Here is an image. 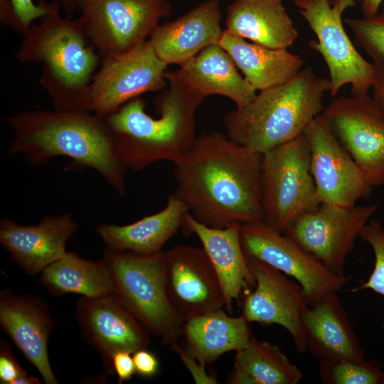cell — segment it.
<instances>
[{
	"label": "cell",
	"instance_id": "6da1fadb",
	"mask_svg": "<svg viewBox=\"0 0 384 384\" xmlns=\"http://www.w3.org/2000/svg\"><path fill=\"white\" fill-rule=\"evenodd\" d=\"M261 161V154L227 135L204 134L175 164L174 193L198 222L209 227L262 220Z\"/></svg>",
	"mask_w": 384,
	"mask_h": 384
},
{
	"label": "cell",
	"instance_id": "7a4b0ae2",
	"mask_svg": "<svg viewBox=\"0 0 384 384\" xmlns=\"http://www.w3.org/2000/svg\"><path fill=\"white\" fill-rule=\"evenodd\" d=\"M13 139L8 155L21 154L31 165L57 156L73 160L76 168L97 171L120 195H124L126 166L104 116L91 112L33 110L7 118Z\"/></svg>",
	"mask_w": 384,
	"mask_h": 384
},
{
	"label": "cell",
	"instance_id": "3957f363",
	"mask_svg": "<svg viewBox=\"0 0 384 384\" xmlns=\"http://www.w3.org/2000/svg\"><path fill=\"white\" fill-rule=\"evenodd\" d=\"M166 79L168 89L155 100L159 117L149 115L145 101L139 97L104 116L127 169L141 171L159 161L175 165L197 139L195 114L204 98L187 88L171 71H166Z\"/></svg>",
	"mask_w": 384,
	"mask_h": 384
},
{
	"label": "cell",
	"instance_id": "277c9868",
	"mask_svg": "<svg viewBox=\"0 0 384 384\" xmlns=\"http://www.w3.org/2000/svg\"><path fill=\"white\" fill-rule=\"evenodd\" d=\"M60 3H48L46 15L33 23L16 52L21 63L41 65L39 82L54 110L89 112L87 87L101 56L78 18L64 17Z\"/></svg>",
	"mask_w": 384,
	"mask_h": 384
},
{
	"label": "cell",
	"instance_id": "5b68a950",
	"mask_svg": "<svg viewBox=\"0 0 384 384\" xmlns=\"http://www.w3.org/2000/svg\"><path fill=\"white\" fill-rule=\"evenodd\" d=\"M329 90V78L305 68L286 83L260 91L249 104L229 112L223 119L227 136L262 154L304 133L322 113Z\"/></svg>",
	"mask_w": 384,
	"mask_h": 384
},
{
	"label": "cell",
	"instance_id": "8992f818",
	"mask_svg": "<svg viewBox=\"0 0 384 384\" xmlns=\"http://www.w3.org/2000/svg\"><path fill=\"white\" fill-rule=\"evenodd\" d=\"M102 259L118 302L164 343L178 341L183 321L166 292L164 251L140 255L107 248Z\"/></svg>",
	"mask_w": 384,
	"mask_h": 384
},
{
	"label": "cell",
	"instance_id": "52a82bcc",
	"mask_svg": "<svg viewBox=\"0 0 384 384\" xmlns=\"http://www.w3.org/2000/svg\"><path fill=\"white\" fill-rule=\"evenodd\" d=\"M260 186L262 221L282 233L320 204L304 132L262 154Z\"/></svg>",
	"mask_w": 384,
	"mask_h": 384
},
{
	"label": "cell",
	"instance_id": "ba28073f",
	"mask_svg": "<svg viewBox=\"0 0 384 384\" xmlns=\"http://www.w3.org/2000/svg\"><path fill=\"white\" fill-rule=\"evenodd\" d=\"M298 13L307 22L317 40H310V48L323 58L329 74L331 96L345 85H351L352 95L368 94L378 69L357 50L345 31L342 16L356 4L355 0H293Z\"/></svg>",
	"mask_w": 384,
	"mask_h": 384
},
{
	"label": "cell",
	"instance_id": "9c48e42d",
	"mask_svg": "<svg viewBox=\"0 0 384 384\" xmlns=\"http://www.w3.org/2000/svg\"><path fill=\"white\" fill-rule=\"evenodd\" d=\"M78 18L102 58L142 44L171 11L167 0H78Z\"/></svg>",
	"mask_w": 384,
	"mask_h": 384
},
{
	"label": "cell",
	"instance_id": "30bf717a",
	"mask_svg": "<svg viewBox=\"0 0 384 384\" xmlns=\"http://www.w3.org/2000/svg\"><path fill=\"white\" fill-rule=\"evenodd\" d=\"M240 240L247 257L290 276L302 287L309 305L338 292L348 278L334 272L283 233L262 220L241 225Z\"/></svg>",
	"mask_w": 384,
	"mask_h": 384
},
{
	"label": "cell",
	"instance_id": "8fae6325",
	"mask_svg": "<svg viewBox=\"0 0 384 384\" xmlns=\"http://www.w3.org/2000/svg\"><path fill=\"white\" fill-rule=\"evenodd\" d=\"M167 66L149 39L124 53L102 58L87 90V110L107 116L144 92L164 89Z\"/></svg>",
	"mask_w": 384,
	"mask_h": 384
},
{
	"label": "cell",
	"instance_id": "7c38bea8",
	"mask_svg": "<svg viewBox=\"0 0 384 384\" xmlns=\"http://www.w3.org/2000/svg\"><path fill=\"white\" fill-rule=\"evenodd\" d=\"M378 204L343 207L321 203L294 220L283 234L337 274Z\"/></svg>",
	"mask_w": 384,
	"mask_h": 384
},
{
	"label": "cell",
	"instance_id": "4fadbf2b",
	"mask_svg": "<svg viewBox=\"0 0 384 384\" xmlns=\"http://www.w3.org/2000/svg\"><path fill=\"white\" fill-rule=\"evenodd\" d=\"M322 114L370 185H384V114L373 97L341 96Z\"/></svg>",
	"mask_w": 384,
	"mask_h": 384
},
{
	"label": "cell",
	"instance_id": "5bb4252c",
	"mask_svg": "<svg viewBox=\"0 0 384 384\" xmlns=\"http://www.w3.org/2000/svg\"><path fill=\"white\" fill-rule=\"evenodd\" d=\"M304 134L311 151V172L319 203L352 207L370 196L373 186L321 113Z\"/></svg>",
	"mask_w": 384,
	"mask_h": 384
},
{
	"label": "cell",
	"instance_id": "9a60e30c",
	"mask_svg": "<svg viewBox=\"0 0 384 384\" xmlns=\"http://www.w3.org/2000/svg\"><path fill=\"white\" fill-rule=\"evenodd\" d=\"M164 274L169 300L183 322L225 306L218 277L203 248L180 245L164 251Z\"/></svg>",
	"mask_w": 384,
	"mask_h": 384
},
{
	"label": "cell",
	"instance_id": "2e32d148",
	"mask_svg": "<svg viewBox=\"0 0 384 384\" xmlns=\"http://www.w3.org/2000/svg\"><path fill=\"white\" fill-rule=\"evenodd\" d=\"M247 258L255 284L244 298L242 314L249 323L283 326L297 351L304 353L307 348L302 314L309 302L302 287L264 262Z\"/></svg>",
	"mask_w": 384,
	"mask_h": 384
},
{
	"label": "cell",
	"instance_id": "e0dca14e",
	"mask_svg": "<svg viewBox=\"0 0 384 384\" xmlns=\"http://www.w3.org/2000/svg\"><path fill=\"white\" fill-rule=\"evenodd\" d=\"M80 331L100 353L107 373H114L112 359L119 351L132 353L146 348L149 332L112 294L97 298L80 297L75 305Z\"/></svg>",
	"mask_w": 384,
	"mask_h": 384
},
{
	"label": "cell",
	"instance_id": "ac0fdd59",
	"mask_svg": "<svg viewBox=\"0 0 384 384\" xmlns=\"http://www.w3.org/2000/svg\"><path fill=\"white\" fill-rule=\"evenodd\" d=\"M48 306L38 297L0 292V326L15 346L38 370L46 384H58L48 357V343L53 327Z\"/></svg>",
	"mask_w": 384,
	"mask_h": 384
},
{
	"label": "cell",
	"instance_id": "d6986e66",
	"mask_svg": "<svg viewBox=\"0 0 384 384\" xmlns=\"http://www.w3.org/2000/svg\"><path fill=\"white\" fill-rule=\"evenodd\" d=\"M77 228L67 213L46 216L36 225H18L2 218L0 242L26 274L36 275L68 252L67 241Z\"/></svg>",
	"mask_w": 384,
	"mask_h": 384
},
{
	"label": "cell",
	"instance_id": "ffe728a7",
	"mask_svg": "<svg viewBox=\"0 0 384 384\" xmlns=\"http://www.w3.org/2000/svg\"><path fill=\"white\" fill-rule=\"evenodd\" d=\"M221 20L220 1L206 0L174 21L159 24L149 41L161 61L181 65L218 43L223 33Z\"/></svg>",
	"mask_w": 384,
	"mask_h": 384
},
{
	"label": "cell",
	"instance_id": "44dd1931",
	"mask_svg": "<svg viewBox=\"0 0 384 384\" xmlns=\"http://www.w3.org/2000/svg\"><path fill=\"white\" fill-rule=\"evenodd\" d=\"M182 227L200 240L220 282L225 306L231 311L233 301H238L243 292L255 284L241 244V224L233 223L225 228H212L198 222L188 212Z\"/></svg>",
	"mask_w": 384,
	"mask_h": 384
},
{
	"label": "cell",
	"instance_id": "7402d4cb",
	"mask_svg": "<svg viewBox=\"0 0 384 384\" xmlns=\"http://www.w3.org/2000/svg\"><path fill=\"white\" fill-rule=\"evenodd\" d=\"M306 348L319 361L365 359V352L336 292L302 314Z\"/></svg>",
	"mask_w": 384,
	"mask_h": 384
},
{
	"label": "cell",
	"instance_id": "603a6c76",
	"mask_svg": "<svg viewBox=\"0 0 384 384\" xmlns=\"http://www.w3.org/2000/svg\"><path fill=\"white\" fill-rule=\"evenodd\" d=\"M187 88L205 99L212 95L231 100L237 108L249 104L257 90L238 72L233 58L218 43L201 50L171 71Z\"/></svg>",
	"mask_w": 384,
	"mask_h": 384
},
{
	"label": "cell",
	"instance_id": "cb8c5ba5",
	"mask_svg": "<svg viewBox=\"0 0 384 384\" xmlns=\"http://www.w3.org/2000/svg\"><path fill=\"white\" fill-rule=\"evenodd\" d=\"M225 25L230 34L271 48L287 49L299 36L282 0H234Z\"/></svg>",
	"mask_w": 384,
	"mask_h": 384
},
{
	"label": "cell",
	"instance_id": "d4e9b609",
	"mask_svg": "<svg viewBox=\"0 0 384 384\" xmlns=\"http://www.w3.org/2000/svg\"><path fill=\"white\" fill-rule=\"evenodd\" d=\"M188 212L185 203L174 193L158 213L124 225L101 223L96 231L109 249L152 255L162 251L166 242L183 226Z\"/></svg>",
	"mask_w": 384,
	"mask_h": 384
},
{
	"label": "cell",
	"instance_id": "484cf974",
	"mask_svg": "<svg viewBox=\"0 0 384 384\" xmlns=\"http://www.w3.org/2000/svg\"><path fill=\"white\" fill-rule=\"evenodd\" d=\"M181 336L183 351L204 366L244 348L253 337L242 314L231 317L223 309L184 321Z\"/></svg>",
	"mask_w": 384,
	"mask_h": 384
},
{
	"label": "cell",
	"instance_id": "4316f807",
	"mask_svg": "<svg viewBox=\"0 0 384 384\" xmlns=\"http://www.w3.org/2000/svg\"><path fill=\"white\" fill-rule=\"evenodd\" d=\"M218 44L230 55L257 91L286 83L302 70L304 65L299 55L287 49L271 48L247 42L225 30Z\"/></svg>",
	"mask_w": 384,
	"mask_h": 384
},
{
	"label": "cell",
	"instance_id": "83f0119b",
	"mask_svg": "<svg viewBox=\"0 0 384 384\" xmlns=\"http://www.w3.org/2000/svg\"><path fill=\"white\" fill-rule=\"evenodd\" d=\"M40 283L55 296L73 293L97 298L113 291L112 274L103 259L85 260L72 252H68L44 269Z\"/></svg>",
	"mask_w": 384,
	"mask_h": 384
},
{
	"label": "cell",
	"instance_id": "f1b7e54d",
	"mask_svg": "<svg viewBox=\"0 0 384 384\" xmlns=\"http://www.w3.org/2000/svg\"><path fill=\"white\" fill-rule=\"evenodd\" d=\"M303 373L281 349L252 337L236 351L227 379L229 384H297Z\"/></svg>",
	"mask_w": 384,
	"mask_h": 384
},
{
	"label": "cell",
	"instance_id": "f546056e",
	"mask_svg": "<svg viewBox=\"0 0 384 384\" xmlns=\"http://www.w3.org/2000/svg\"><path fill=\"white\" fill-rule=\"evenodd\" d=\"M318 373L326 384H381L383 372L374 361H319Z\"/></svg>",
	"mask_w": 384,
	"mask_h": 384
},
{
	"label": "cell",
	"instance_id": "4dcf8cb0",
	"mask_svg": "<svg viewBox=\"0 0 384 384\" xmlns=\"http://www.w3.org/2000/svg\"><path fill=\"white\" fill-rule=\"evenodd\" d=\"M356 44L370 57L380 70L384 68V6L374 16L344 18Z\"/></svg>",
	"mask_w": 384,
	"mask_h": 384
},
{
	"label": "cell",
	"instance_id": "1f68e13d",
	"mask_svg": "<svg viewBox=\"0 0 384 384\" xmlns=\"http://www.w3.org/2000/svg\"><path fill=\"white\" fill-rule=\"evenodd\" d=\"M360 238L372 247L374 267L368 280L351 291L369 289L384 296V228L378 221L370 220L362 229ZM381 327L384 332V323Z\"/></svg>",
	"mask_w": 384,
	"mask_h": 384
},
{
	"label": "cell",
	"instance_id": "d6a6232c",
	"mask_svg": "<svg viewBox=\"0 0 384 384\" xmlns=\"http://www.w3.org/2000/svg\"><path fill=\"white\" fill-rule=\"evenodd\" d=\"M62 10L73 13L78 9V0H57ZM11 6V21L9 26L14 31L23 36L37 19L43 17L48 9V2L40 0L36 4L34 0H9Z\"/></svg>",
	"mask_w": 384,
	"mask_h": 384
},
{
	"label": "cell",
	"instance_id": "836d02e7",
	"mask_svg": "<svg viewBox=\"0 0 384 384\" xmlns=\"http://www.w3.org/2000/svg\"><path fill=\"white\" fill-rule=\"evenodd\" d=\"M12 353L10 347L0 343V383L15 384L18 379L27 375Z\"/></svg>",
	"mask_w": 384,
	"mask_h": 384
},
{
	"label": "cell",
	"instance_id": "e575fe53",
	"mask_svg": "<svg viewBox=\"0 0 384 384\" xmlns=\"http://www.w3.org/2000/svg\"><path fill=\"white\" fill-rule=\"evenodd\" d=\"M170 347L176 352L184 365L190 371L196 383H218L215 376L208 375L206 373L204 365L201 364L195 358L186 354L180 347L177 341L169 343Z\"/></svg>",
	"mask_w": 384,
	"mask_h": 384
},
{
	"label": "cell",
	"instance_id": "d590c367",
	"mask_svg": "<svg viewBox=\"0 0 384 384\" xmlns=\"http://www.w3.org/2000/svg\"><path fill=\"white\" fill-rule=\"evenodd\" d=\"M132 354L137 373L141 376L151 377L157 373L159 361L154 353L146 348H142Z\"/></svg>",
	"mask_w": 384,
	"mask_h": 384
},
{
	"label": "cell",
	"instance_id": "8d00e7d4",
	"mask_svg": "<svg viewBox=\"0 0 384 384\" xmlns=\"http://www.w3.org/2000/svg\"><path fill=\"white\" fill-rule=\"evenodd\" d=\"M131 354L129 351H122L116 353L113 356L112 366L118 377V383L129 380L136 373L133 356Z\"/></svg>",
	"mask_w": 384,
	"mask_h": 384
},
{
	"label": "cell",
	"instance_id": "74e56055",
	"mask_svg": "<svg viewBox=\"0 0 384 384\" xmlns=\"http://www.w3.org/2000/svg\"><path fill=\"white\" fill-rule=\"evenodd\" d=\"M378 70L377 79L372 87V97L384 114V68Z\"/></svg>",
	"mask_w": 384,
	"mask_h": 384
},
{
	"label": "cell",
	"instance_id": "f35d334b",
	"mask_svg": "<svg viewBox=\"0 0 384 384\" xmlns=\"http://www.w3.org/2000/svg\"><path fill=\"white\" fill-rule=\"evenodd\" d=\"M360 4L363 17L375 15L380 10L383 0H355Z\"/></svg>",
	"mask_w": 384,
	"mask_h": 384
},
{
	"label": "cell",
	"instance_id": "ab89813d",
	"mask_svg": "<svg viewBox=\"0 0 384 384\" xmlns=\"http://www.w3.org/2000/svg\"><path fill=\"white\" fill-rule=\"evenodd\" d=\"M39 379L36 377L26 375L16 381L15 384H39Z\"/></svg>",
	"mask_w": 384,
	"mask_h": 384
},
{
	"label": "cell",
	"instance_id": "60d3db41",
	"mask_svg": "<svg viewBox=\"0 0 384 384\" xmlns=\"http://www.w3.org/2000/svg\"><path fill=\"white\" fill-rule=\"evenodd\" d=\"M381 384H384V372H383V378H382Z\"/></svg>",
	"mask_w": 384,
	"mask_h": 384
}]
</instances>
